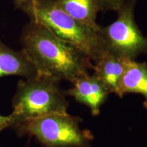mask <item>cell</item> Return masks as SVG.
Returning a JSON list of instances; mask_svg holds the SVG:
<instances>
[{
	"mask_svg": "<svg viewBox=\"0 0 147 147\" xmlns=\"http://www.w3.org/2000/svg\"><path fill=\"white\" fill-rule=\"evenodd\" d=\"M60 81L45 75L36 76L18 82L12 99L16 125L54 113H66L69 103L60 89Z\"/></svg>",
	"mask_w": 147,
	"mask_h": 147,
	"instance_id": "3957f363",
	"label": "cell"
},
{
	"mask_svg": "<svg viewBox=\"0 0 147 147\" xmlns=\"http://www.w3.org/2000/svg\"><path fill=\"white\" fill-rule=\"evenodd\" d=\"M38 74L36 67L23 51H15L0 39V78L16 75L25 78Z\"/></svg>",
	"mask_w": 147,
	"mask_h": 147,
	"instance_id": "ba28073f",
	"label": "cell"
},
{
	"mask_svg": "<svg viewBox=\"0 0 147 147\" xmlns=\"http://www.w3.org/2000/svg\"><path fill=\"white\" fill-rule=\"evenodd\" d=\"M81 119L66 113H54L14 127L20 136L36 137L45 147H91L93 136L82 129Z\"/></svg>",
	"mask_w": 147,
	"mask_h": 147,
	"instance_id": "277c9868",
	"label": "cell"
},
{
	"mask_svg": "<svg viewBox=\"0 0 147 147\" xmlns=\"http://www.w3.org/2000/svg\"><path fill=\"white\" fill-rule=\"evenodd\" d=\"M21 42L22 51L38 74L72 83L93 68L91 59L84 53L34 21L23 27Z\"/></svg>",
	"mask_w": 147,
	"mask_h": 147,
	"instance_id": "6da1fadb",
	"label": "cell"
},
{
	"mask_svg": "<svg viewBox=\"0 0 147 147\" xmlns=\"http://www.w3.org/2000/svg\"><path fill=\"white\" fill-rule=\"evenodd\" d=\"M127 59L105 49L94 61L92 68L94 74L100 79L110 93L118 95L119 83Z\"/></svg>",
	"mask_w": 147,
	"mask_h": 147,
	"instance_id": "52a82bcc",
	"label": "cell"
},
{
	"mask_svg": "<svg viewBox=\"0 0 147 147\" xmlns=\"http://www.w3.org/2000/svg\"><path fill=\"white\" fill-rule=\"evenodd\" d=\"M31 21L40 24L63 41L70 44L95 61L105 48L98 32L84 26L69 15L56 0H27L16 6Z\"/></svg>",
	"mask_w": 147,
	"mask_h": 147,
	"instance_id": "7a4b0ae2",
	"label": "cell"
},
{
	"mask_svg": "<svg viewBox=\"0 0 147 147\" xmlns=\"http://www.w3.org/2000/svg\"><path fill=\"white\" fill-rule=\"evenodd\" d=\"M14 124H15V119L12 114L8 116L0 115V131L10 127H13Z\"/></svg>",
	"mask_w": 147,
	"mask_h": 147,
	"instance_id": "7c38bea8",
	"label": "cell"
},
{
	"mask_svg": "<svg viewBox=\"0 0 147 147\" xmlns=\"http://www.w3.org/2000/svg\"><path fill=\"white\" fill-rule=\"evenodd\" d=\"M127 0H97L100 10L117 11L124 4Z\"/></svg>",
	"mask_w": 147,
	"mask_h": 147,
	"instance_id": "8fae6325",
	"label": "cell"
},
{
	"mask_svg": "<svg viewBox=\"0 0 147 147\" xmlns=\"http://www.w3.org/2000/svg\"><path fill=\"white\" fill-rule=\"evenodd\" d=\"M126 93H138L144 97V106L147 109V63L127 59L119 87L118 96Z\"/></svg>",
	"mask_w": 147,
	"mask_h": 147,
	"instance_id": "9c48e42d",
	"label": "cell"
},
{
	"mask_svg": "<svg viewBox=\"0 0 147 147\" xmlns=\"http://www.w3.org/2000/svg\"><path fill=\"white\" fill-rule=\"evenodd\" d=\"M13 1V2L14 3V5H15V6H17L18 5L21 4V3L25 2V1H27V0H12Z\"/></svg>",
	"mask_w": 147,
	"mask_h": 147,
	"instance_id": "4fadbf2b",
	"label": "cell"
},
{
	"mask_svg": "<svg viewBox=\"0 0 147 147\" xmlns=\"http://www.w3.org/2000/svg\"><path fill=\"white\" fill-rule=\"evenodd\" d=\"M33 1H49V0H33Z\"/></svg>",
	"mask_w": 147,
	"mask_h": 147,
	"instance_id": "5bb4252c",
	"label": "cell"
},
{
	"mask_svg": "<svg viewBox=\"0 0 147 147\" xmlns=\"http://www.w3.org/2000/svg\"><path fill=\"white\" fill-rule=\"evenodd\" d=\"M67 95L89 108L93 116L98 115L103 104L108 100L109 92L95 75L87 72L72 82Z\"/></svg>",
	"mask_w": 147,
	"mask_h": 147,
	"instance_id": "8992f818",
	"label": "cell"
},
{
	"mask_svg": "<svg viewBox=\"0 0 147 147\" xmlns=\"http://www.w3.org/2000/svg\"><path fill=\"white\" fill-rule=\"evenodd\" d=\"M136 0H127L119 10L116 21L100 27L99 34L106 49L128 59L147 53V37L137 25L134 17Z\"/></svg>",
	"mask_w": 147,
	"mask_h": 147,
	"instance_id": "5b68a950",
	"label": "cell"
},
{
	"mask_svg": "<svg viewBox=\"0 0 147 147\" xmlns=\"http://www.w3.org/2000/svg\"><path fill=\"white\" fill-rule=\"evenodd\" d=\"M59 5L71 17L95 32L100 31L97 15L100 12L97 0H56Z\"/></svg>",
	"mask_w": 147,
	"mask_h": 147,
	"instance_id": "30bf717a",
	"label": "cell"
}]
</instances>
